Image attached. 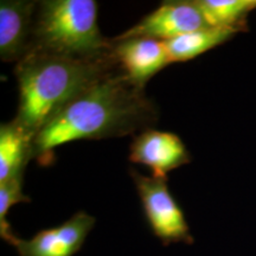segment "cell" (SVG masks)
I'll return each mask as SVG.
<instances>
[{"label":"cell","mask_w":256,"mask_h":256,"mask_svg":"<svg viewBox=\"0 0 256 256\" xmlns=\"http://www.w3.org/2000/svg\"><path fill=\"white\" fill-rule=\"evenodd\" d=\"M238 34L230 28L208 26L164 42L171 63L188 62L214 48L222 46Z\"/></svg>","instance_id":"cell-11"},{"label":"cell","mask_w":256,"mask_h":256,"mask_svg":"<svg viewBox=\"0 0 256 256\" xmlns=\"http://www.w3.org/2000/svg\"><path fill=\"white\" fill-rule=\"evenodd\" d=\"M158 110L145 89L114 70L63 106L34 139V159L40 166L55 162L57 147L78 140L134 136L152 128Z\"/></svg>","instance_id":"cell-1"},{"label":"cell","mask_w":256,"mask_h":256,"mask_svg":"<svg viewBox=\"0 0 256 256\" xmlns=\"http://www.w3.org/2000/svg\"><path fill=\"white\" fill-rule=\"evenodd\" d=\"M116 69L112 55L84 60L32 49L16 63L19 106L14 120L34 139L64 104Z\"/></svg>","instance_id":"cell-2"},{"label":"cell","mask_w":256,"mask_h":256,"mask_svg":"<svg viewBox=\"0 0 256 256\" xmlns=\"http://www.w3.org/2000/svg\"><path fill=\"white\" fill-rule=\"evenodd\" d=\"M74 58L112 55V40L102 36L94 0H44L37 4L31 49Z\"/></svg>","instance_id":"cell-3"},{"label":"cell","mask_w":256,"mask_h":256,"mask_svg":"<svg viewBox=\"0 0 256 256\" xmlns=\"http://www.w3.org/2000/svg\"><path fill=\"white\" fill-rule=\"evenodd\" d=\"M34 159V136L19 124L11 122L0 126V183L25 174V168Z\"/></svg>","instance_id":"cell-10"},{"label":"cell","mask_w":256,"mask_h":256,"mask_svg":"<svg viewBox=\"0 0 256 256\" xmlns=\"http://www.w3.org/2000/svg\"><path fill=\"white\" fill-rule=\"evenodd\" d=\"M23 184L24 176L12 178L5 183H0V238L14 247L19 238L10 226L8 215L10 209L16 204L31 202L30 198L24 194Z\"/></svg>","instance_id":"cell-13"},{"label":"cell","mask_w":256,"mask_h":256,"mask_svg":"<svg viewBox=\"0 0 256 256\" xmlns=\"http://www.w3.org/2000/svg\"><path fill=\"white\" fill-rule=\"evenodd\" d=\"M209 26L247 31V18L256 0H194Z\"/></svg>","instance_id":"cell-12"},{"label":"cell","mask_w":256,"mask_h":256,"mask_svg":"<svg viewBox=\"0 0 256 256\" xmlns=\"http://www.w3.org/2000/svg\"><path fill=\"white\" fill-rule=\"evenodd\" d=\"M208 26L194 0H171L162 2L158 8L115 38H151L168 42Z\"/></svg>","instance_id":"cell-5"},{"label":"cell","mask_w":256,"mask_h":256,"mask_svg":"<svg viewBox=\"0 0 256 256\" xmlns=\"http://www.w3.org/2000/svg\"><path fill=\"white\" fill-rule=\"evenodd\" d=\"M142 200L144 216L153 235L168 247L171 243L194 244L190 226L178 202L170 192L168 178L147 177L130 170Z\"/></svg>","instance_id":"cell-4"},{"label":"cell","mask_w":256,"mask_h":256,"mask_svg":"<svg viewBox=\"0 0 256 256\" xmlns=\"http://www.w3.org/2000/svg\"><path fill=\"white\" fill-rule=\"evenodd\" d=\"M112 56L120 72L142 89L156 74L171 64L164 42L151 38H113Z\"/></svg>","instance_id":"cell-8"},{"label":"cell","mask_w":256,"mask_h":256,"mask_svg":"<svg viewBox=\"0 0 256 256\" xmlns=\"http://www.w3.org/2000/svg\"><path fill=\"white\" fill-rule=\"evenodd\" d=\"M128 159L151 168L153 177L168 178L170 171L188 164L191 156L177 134L148 128L134 136Z\"/></svg>","instance_id":"cell-7"},{"label":"cell","mask_w":256,"mask_h":256,"mask_svg":"<svg viewBox=\"0 0 256 256\" xmlns=\"http://www.w3.org/2000/svg\"><path fill=\"white\" fill-rule=\"evenodd\" d=\"M95 223V217L78 211L60 226L40 230L30 240L19 238L14 248L19 256H74L81 250Z\"/></svg>","instance_id":"cell-6"},{"label":"cell","mask_w":256,"mask_h":256,"mask_svg":"<svg viewBox=\"0 0 256 256\" xmlns=\"http://www.w3.org/2000/svg\"><path fill=\"white\" fill-rule=\"evenodd\" d=\"M36 2L2 0L0 2V57L18 63L31 49Z\"/></svg>","instance_id":"cell-9"}]
</instances>
